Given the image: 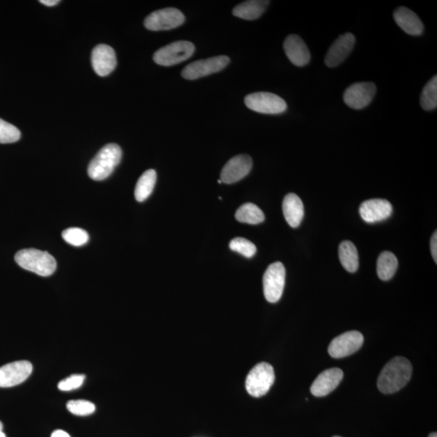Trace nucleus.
Wrapping results in <instances>:
<instances>
[{"mask_svg":"<svg viewBox=\"0 0 437 437\" xmlns=\"http://www.w3.org/2000/svg\"><path fill=\"white\" fill-rule=\"evenodd\" d=\"M412 375L411 362L404 357L397 356L386 365L381 372L377 387L381 393H396L408 383Z\"/></svg>","mask_w":437,"mask_h":437,"instance_id":"1","label":"nucleus"},{"mask_svg":"<svg viewBox=\"0 0 437 437\" xmlns=\"http://www.w3.org/2000/svg\"><path fill=\"white\" fill-rule=\"evenodd\" d=\"M15 261L23 269L43 277L53 275L57 268L56 258L47 251L36 249L19 251L15 255Z\"/></svg>","mask_w":437,"mask_h":437,"instance_id":"2","label":"nucleus"},{"mask_svg":"<svg viewBox=\"0 0 437 437\" xmlns=\"http://www.w3.org/2000/svg\"><path fill=\"white\" fill-rule=\"evenodd\" d=\"M122 155L121 148L116 143L103 147L89 164L88 176L95 181L106 180L120 163Z\"/></svg>","mask_w":437,"mask_h":437,"instance_id":"3","label":"nucleus"},{"mask_svg":"<svg viewBox=\"0 0 437 437\" xmlns=\"http://www.w3.org/2000/svg\"><path fill=\"white\" fill-rule=\"evenodd\" d=\"M275 372L273 367L262 362L253 367L246 381V388L250 395L260 398L267 394L274 384Z\"/></svg>","mask_w":437,"mask_h":437,"instance_id":"4","label":"nucleus"},{"mask_svg":"<svg viewBox=\"0 0 437 437\" xmlns=\"http://www.w3.org/2000/svg\"><path fill=\"white\" fill-rule=\"evenodd\" d=\"M195 52V46L191 42L177 41L159 49L153 59L161 66L170 67L190 58Z\"/></svg>","mask_w":437,"mask_h":437,"instance_id":"5","label":"nucleus"},{"mask_svg":"<svg viewBox=\"0 0 437 437\" xmlns=\"http://www.w3.org/2000/svg\"><path fill=\"white\" fill-rule=\"evenodd\" d=\"M286 271L280 262L272 263L263 276V292L266 300L276 303L280 300L285 286Z\"/></svg>","mask_w":437,"mask_h":437,"instance_id":"6","label":"nucleus"},{"mask_svg":"<svg viewBox=\"0 0 437 437\" xmlns=\"http://www.w3.org/2000/svg\"><path fill=\"white\" fill-rule=\"evenodd\" d=\"M245 104L253 111L264 114H280L287 111V103L276 94L260 92L249 94Z\"/></svg>","mask_w":437,"mask_h":437,"instance_id":"7","label":"nucleus"},{"mask_svg":"<svg viewBox=\"0 0 437 437\" xmlns=\"http://www.w3.org/2000/svg\"><path fill=\"white\" fill-rule=\"evenodd\" d=\"M185 22V16L177 8H168L152 13L146 17L145 26L148 31H161L182 26Z\"/></svg>","mask_w":437,"mask_h":437,"instance_id":"8","label":"nucleus"},{"mask_svg":"<svg viewBox=\"0 0 437 437\" xmlns=\"http://www.w3.org/2000/svg\"><path fill=\"white\" fill-rule=\"evenodd\" d=\"M230 62V58L225 56H216L207 59H202L189 64L182 72L184 79L193 81L208 76L213 73L221 72L225 68Z\"/></svg>","mask_w":437,"mask_h":437,"instance_id":"9","label":"nucleus"},{"mask_svg":"<svg viewBox=\"0 0 437 437\" xmlns=\"http://www.w3.org/2000/svg\"><path fill=\"white\" fill-rule=\"evenodd\" d=\"M364 344V336L359 331H349L335 337L328 347L333 358H344L356 353Z\"/></svg>","mask_w":437,"mask_h":437,"instance_id":"10","label":"nucleus"},{"mask_svg":"<svg viewBox=\"0 0 437 437\" xmlns=\"http://www.w3.org/2000/svg\"><path fill=\"white\" fill-rule=\"evenodd\" d=\"M376 92V88L374 83H356L346 89L344 101L351 109H362L370 105Z\"/></svg>","mask_w":437,"mask_h":437,"instance_id":"11","label":"nucleus"},{"mask_svg":"<svg viewBox=\"0 0 437 437\" xmlns=\"http://www.w3.org/2000/svg\"><path fill=\"white\" fill-rule=\"evenodd\" d=\"M32 372L33 365L27 360L15 361L0 367V387L7 388L22 384Z\"/></svg>","mask_w":437,"mask_h":437,"instance_id":"12","label":"nucleus"},{"mask_svg":"<svg viewBox=\"0 0 437 437\" xmlns=\"http://www.w3.org/2000/svg\"><path fill=\"white\" fill-rule=\"evenodd\" d=\"M252 166V158L245 154L230 159L223 168L221 175L222 183L232 184L243 180L249 175Z\"/></svg>","mask_w":437,"mask_h":437,"instance_id":"13","label":"nucleus"},{"mask_svg":"<svg viewBox=\"0 0 437 437\" xmlns=\"http://www.w3.org/2000/svg\"><path fill=\"white\" fill-rule=\"evenodd\" d=\"M355 43L356 38L353 34L347 33L341 35L328 51L325 58L326 65L328 67L339 66L349 56Z\"/></svg>","mask_w":437,"mask_h":437,"instance_id":"14","label":"nucleus"},{"mask_svg":"<svg viewBox=\"0 0 437 437\" xmlns=\"http://www.w3.org/2000/svg\"><path fill=\"white\" fill-rule=\"evenodd\" d=\"M93 70L100 77H106L111 74L117 65L116 52L107 45H98L92 53Z\"/></svg>","mask_w":437,"mask_h":437,"instance_id":"15","label":"nucleus"},{"mask_svg":"<svg viewBox=\"0 0 437 437\" xmlns=\"http://www.w3.org/2000/svg\"><path fill=\"white\" fill-rule=\"evenodd\" d=\"M393 212V207L388 200L374 198L364 202L360 207V214L367 223H376L386 220Z\"/></svg>","mask_w":437,"mask_h":437,"instance_id":"16","label":"nucleus"},{"mask_svg":"<svg viewBox=\"0 0 437 437\" xmlns=\"http://www.w3.org/2000/svg\"><path fill=\"white\" fill-rule=\"evenodd\" d=\"M344 379V372L339 367L326 370L317 377L310 387L312 395L324 397L334 391Z\"/></svg>","mask_w":437,"mask_h":437,"instance_id":"17","label":"nucleus"},{"mask_svg":"<svg viewBox=\"0 0 437 437\" xmlns=\"http://www.w3.org/2000/svg\"><path fill=\"white\" fill-rule=\"evenodd\" d=\"M284 48L290 62L297 67H304L310 61V52L306 44L296 34L285 39Z\"/></svg>","mask_w":437,"mask_h":437,"instance_id":"18","label":"nucleus"},{"mask_svg":"<svg viewBox=\"0 0 437 437\" xmlns=\"http://www.w3.org/2000/svg\"><path fill=\"white\" fill-rule=\"evenodd\" d=\"M394 19L397 24L407 34L420 36L424 32V24L417 15L411 10L400 7L395 10Z\"/></svg>","mask_w":437,"mask_h":437,"instance_id":"19","label":"nucleus"},{"mask_svg":"<svg viewBox=\"0 0 437 437\" xmlns=\"http://www.w3.org/2000/svg\"><path fill=\"white\" fill-rule=\"evenodd\" d=\"M283 212L286 221L292 228H297L304 218V205L296 193H289L283 202Z\"/></svg>","mask_w":437,"mask_h":437,"instance_id":"20","label":"nucleus"},{"mask_svg":"<svg viewBox=\"0 0 437 437\" xmlns=\"http://www.w3.org/2000/svg\"><path fill=\"white\" fill-rule=\"evenodd\" d=\"M269 3V1L265 0H250L238 4L233 9L232 14L237 17L253 21L260 18L265 13Z\"/></svg>","mask_w":437,"mask_h":437,"instance_id":"21","label":"nucleus"},{"mask_svg":"<svg viewBox=\"0 0 437 437\" xmlns=\"http://www.w3.org/2000/svg\"><path fill=\"white\" fill-rule=\"evenodd\" d=\"M341 264L347 271L354 273L358 269L359 256L356 246L349 241H342L339 248Z\"/></svg>","mask_w":437,"mask_h":437,"instance_id":"22","label":"nucleus"},{"mask_svg":"<svg viewBox=\"0 0 437 437\" xmlns=\"http://www.w3.org/2000/svg\"><path fill=\"white\" fill-rule=\"evenodd\" d=\"M398 268V260L396 256L390 251L381 253L377 260V275L381 280L387 281L393 278Z\"/></svg>","mask_w":437,"mask_h":437,"instance_id":"23","label":"nucleus"},{"mask_svg":"<svg viewBox=\"0 0 437 437\" xmlns=\"http://www.w3.org/2000/svg\"><path fill=\"white\" fill-rule=\"evenodd\" d=\"M236 220L249 225H258L265 221L264 213L254 203L248 202L238 208Z\"/></svg>","mask_w":437,"mask_h":437,"instance_id":"24","label":"nucleus"},{"mask_svg":"<svg viewBox=\"0 0 437 437\" xmlns=\"http://www.w3.org/2000/svg\"><path fill=\"white\" fill-rule=\"evenodd\" d=\"M157 182V173L149 170L138 178L135 190V197L138 202H143L151 196Z\"/></svg>","mask_w":437,"mask_h":437,"instance_id":"25","label":"nucleus"},{"mask_svg":"<svg viewBox=\"0 0 437 437\" xmlns=\"http://www.w3.org/2000/svg\"><path fill=\"white\" fill-rule=\"evenodd\" d=\"M421 107L427 111H434L437 106V77L426 84L420 97Z\"/></svg>","mask_w":437,"mask_h":437,"instance_id":"26","label":"nucleus"},{"mask_svg":"<svg viewBox=\"0 0 437 437\" xmlns=\"http://www.w3.org/2000/svg\"><path fill=\"white\" fill-rule=\"evenodd\" d=\"M62 237L68 244L77 247L86 245L89 240L88 232L79 228H67L63 232Z\"/></svg>","mask_w":437,"mask_h":437,"instance_id":"27","label":"nucleus"},{"mask_svg":"<svg viewBox=\"0 0 437 437\" xmlns=\"http://www.w3.org/2000/svg\"><path fill=\"white\" fill-rule=\"evenodd\" d=\"M230 248L232 251L239 253L248 258L254 257L257 252L254 243L243 237H236L232 239L230 243Z\"/></svg>","mask_w":437,"mask_h":437,"instance_id":"28","label":"nucleus"},{"mask_svg":"<svg viewBox=\"0 0 437 437\" xmlns=\"http://www.w3.org/2000/svg\"><path fill=\"white\" fill-rule=\"evenodd\" d=\"M21 138V132L18 129L0 118V143H12Z\"/></svg>","mask_w":437,"mask_h":437,"instance_id":"29","label":"nucleus"},{"mask_svg":"<svg viewBox=\"0 0 437 437\" xmlns=\"http://www.w3.org/2000/svg\"><path fill=\"white\" fill-rule=\"evenodd\" d=\"M67 410L73 415L86 416L91 415L96 411L93 402L87 400H71L67 402Z\"/></svg>","mask_w":437,"mask_h":437,"instance_id":"30","label":"nucleus"},{"mask_svg":"<svg viewBox=\"0 0 437 437\" xmlns=\"http://www.w3.org/2000/svg\"><path fill=\"white\" fill-rule=\"evenodd\" d=\"M84 380H86V376L82 374H73L67 377V379L59 382L58 387V389L62 391H71L81 387Z\"/></svg>","mask_w":437,"mask_h":437,"instance_id":"31","label":"nucleus"},{"mask_svg":"<svg viewBox=\"0 0 437 437\" xmlns=\"http://www.w3.org/2000/svg\"><path fill=\"white\" fill-rule=\"evenodd\" d=\"M431 252L435 262H437V232H435L431 239Z\"/></svg>","mask_w":437,"mask_h":437,"instance_id":"32","label":"nucleus"},{"mask_svg":"<svg viewBox=\"0 0 437 437\" xmlns=\"http://www.w3.org/2000/svg\"><path fill=\"white\" fill-rule=\"evenodd\" d=\"M51 437H71L66 431L63 430L54 431L51 435Z\"/></svg>","mask_w":437,"mask_h":437,"instance_id":"33","label":"nucleus"},{"mask_svg":"<svg viewBox=\"0 0 437 437\" xmlns=\"http://www.w3.org/2000/svg\"><path fill=\"white\" fill-rule=\"evenodd\" d=\"M40 3L46 5L48 7L56 6L59 3L58 0H41Z\"/></svg>","mask_w":437,"mask_h":437,"instance_id":"34","label":"nucleus"},{"mask_svg":"<svg viewBox=\"0 0 437 437\" xmlns=\"http://www.w3.org/2000/svg\"><path fill=\"white\" fill-rule=\"evenodd\" d=\"M0 437H6V436L3 434V430H0Z\"/></svg>","mask_w":437,"mask_h":437,"instance_id":"35","label":"nucleus"},{"mask_svg":"<svg viewBox=\"0 0 437 437\" xmlns=\"http://www.w3.org/2000/svg\"><path fill=\"white\" fill-rule=\"evenodd\" d=\"M429 437H437V434L436 433H433L431 434Z\"/></svg>","mask_w":437,"mask_h":437,"instance_id":"36","label":"nucleus"},{"mask_svg":"<svg viewBox=\"0 0 437 437\" xmlns=\"http://www.w3.org/2000/svg\"><path fill=\"white\" fill-rule=\"evenodd\" d=\"M3 424L1 423V421H0V430H3Z\"/></svg>","mask_w":437,"mask_h":437,"instance_id":"37","label":"nucleus"},{"mask_svg":"<svg viewBox=\"0 0 437 437\" xmlns=\"http://www.w3.org/2000/svg\"><path fill=\"white\" fill-rule=\"evenodd\" d=\"M218 183L221 184V183H222V181H221V180H218Z\"/></svg>","mask_w":437,"mask_h":437,"instance_id":"38","label":"nucleus"},{"mask_svg":"<svg viewBox=\"0 0 437 437\" xmlns=\"http://www.w3.org/2000/svg\"><path fill=\"white\" fill-rule=\"evenodd\" d=\"M334 437H341V436H334Z\"/></svg>","mask_w":437,"mask_h":437,"instance_id":"39","label":"nucleus"}]
</instances>
